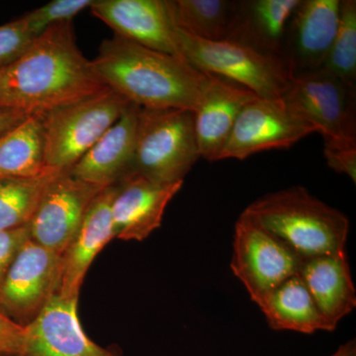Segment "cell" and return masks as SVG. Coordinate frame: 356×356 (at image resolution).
Masks as SVG:
<instances>
[{"label":"cell","mask_w":356,"mask_h":356,"mask_svg":"<svg viewBox=\"0 0 356 356\" xmlns=\"http://www.w3.org/2000/svg\"><path fill=\"white\" fill-rule=\"evenodd\" d=\"M107 89L79 50L72 21L58 23L0 67V107L44 114Z\"/></svg>","instance_id":"6da1fadb"},{"label":"cell","mask_w":356,"mask_h":356,"mask_svg":"<svg viewBox=\"0 0 356 356\" xmlns=\"http://www.w3.org/2000/svg\"><path fill=\"white\" fill-rule=\"evenodd\" d=\"M90 65L107 88L145 109L195 112L209 81L182 58L116 34L102 42Z\"/></svg>","instance_id":"7a4b0ae2"},{"label":"cell","mask_w":356,"mask_h":356,"mask_svg":"<svg viewBox=\"0 0 356 356\" xmlns=\"http://www.w3.org/2000/svg\"><path fill=\"white\" fill-rule=\"evenodd\" d=\"M245 211L302 261L346 252L350 220L305 187L266 194Z\"/></svg>","instance_id":"3957f363"},{"label":"cell","mask_w":356,"mask_h":356,"mask_svg":"<svg viewBox=\"0 0 356 356\" xmlns=\"http://www.w3.org/2000/svg\"><path fill=\"white\" fill-rule=\"evenodd\" d=\"M175 32L179 57L199 72L241 84L262 99H280L290 88L294 72L284 58L234 40L207 41L177 27Z\"/></svg>","instance_id":"277c9868"},{"label":"cell","mask_w":356,"mask_h":356,"mask_svg":"<svg viewBox=\"0 0 356 356\" xmlns=\"http://www.w3.org/2000/svg\"><path fill=\"white\" fill-rule=\"evenodd\" d=\"M199 158L194 112L140 108L130 175L161 184L184 181Z\"/></svg>","instance_id":"5b68a950"},{"label":"cell","mask_w":356,"mask_h":356,"mask_svg":"<svg viewBox=\"0 0 356 356\" xmlns=\"http://www.w3.org/2000/svg\"><path fill=\"white\" fill-rule=\"evenodd\" d=\"M129 104L107 88L42 114L44 165L70 170L120 118Z\"/></svg>","instance_id":"8992f818"},{"label":"cell","mask_w":356,"mask_h":356,"mask_svg":"<svg viewBox=\"0 0 356 356\" xmlns=\"http://www.w3.org/2000/svg\"><path fill=\"white\" fill-rule=\"evenodd\" d=\"M282 100L317 129L325 147H356L355 89L320 69L295 74Z\"/></svg>","instance_id":"52a82bcc"},{"label":"cell","mask_w":356,"mask_h":356,"mask_svg":"<svg viewBox=\"0 0 356 356\" xmlns=\"http://www.w3.org/2000/svg\"><path fill=\"white\" fill-rule=\"evenodd\" d=\"M301 261L247 211L236 220L231 269L257 306L283 281L298 273Z\"/></svg>","instance_id":"ba28073f"},{"label":"cell","mask_w":356,"mask_h":356,"mask_svg":"<svg viewBox=\"0 0 356 356\" xmlns=\"http://www.w3.org/2000/svg\"><path fill=\"white\" fill-rule=\"evenodd\" d=\"M63 255L28 240L0 284V311L23 327L29 325L60 292Z\"/></svg>","instance_id":"9c48e42d"},{"label":"cell","mask_w":356,"mask_h":356,"mask_svg":"<svg viewBox=\"0 0 356 356\" xmlns=\"http://www.w3.org/2000/svg\"><path fill=\"white\" fill-rule=\"evenodd\" d=\"M317 129L280 99L257 98L245 105L218 161L245 159L261 152L289 149Z\"/></svg>","instance_id":"30bf717a"},{"label":"cell","mask_w":356,"mask_h":356,"mask_svg":"<svg viewBox=\"0 0 356 356\" xmlns=\"http://www.w3.org/2000/svg\"><path fill=\"white\" fill-rule=\"evenodd\" d=\"M104 187L72 177L58 175L44 193L29 224L30 238L47 250L64 254L81 228L89 207Z\"/></svg>","instance_id":"8fae6325"},{"label":"cell","mask_w":356,"mask_h":356,"mask_svg":"<svg viewBox=\"0 0 356 356\" xmlns=\"http://www.w3.org/2000/svg\"><path fill=\"white\" fill-rule=\"evenodd\" d=\"M79 300L56 295L29 325L15 356H121L98 346L83 332L77 317Z\"/></svg>","instance_id":"7c38bea8"},{"label":"cell","mask_w":356,"mask_h":356,"mask_svg":"<svg viewBox=\"0 0 356 356\" xmlns=\"http://www.w3.org/2000/svg\"><path fill=\"white\" fill-rule=\"evenodd\" d=\"M90 9L115 34L180 58L168 0H95Z\"/></svg>","instance_id":"4fadbf2b"},{"label":"cell","mask_w":356,"mask_h":356,"mask_svg":"<svg viewBox=\"0 0 356 356\" xmlns=\"http://www.w3.org/2000/svg\"><path fill=\"white\" fill-rule=\"evenodd\" d=\"M184 182L161 184L138 175L123 178L112 202L115 236L122 241L146 240L161 226L166 206Z\"/></svg>","instance_id":"5bb4252c"},{"label":"cell","mask_w":356,"mask_h":356,"mask_svg":"<svg viewBox=\"0 0 356 356\" xmlns=\"http://www.w3.org/2000/svg\"><path fill=\"white\" fill-rule=\"evenodd\" d=\"M341 0H302L288 27L286 60L295 74L320 70L339 23Z\"/></svg>","instance_id":"9a60e30c"},{"label":"cell","mask_w":356,"mask_h":356,"mask_svg":"<svg viewBox=\"0 0 356 356\" xmlns=\"http://www.w3.org/2000/svg\"><path fill=\"white\" fill-rule=\"evenodd\" d=\"M257 98L259 96L245 86L209 74V81L194 112L200 156L211 163L217 161L241 112Z\"/></svg>","instance_id":"2e32d148"},{"label":"cell","mask_w":356,"mask_h":356,"mask_svg":"<svg viewBox=\"0 0 356 356\" xmlns=\"http://www.w3.org/2000/svg\"><path fill=\"white\" fill-rule=\"evenodd\" d=\"M140 110L130 103L120 118L70 168V175L104 188L130 175Z\"/></svg>","instance_id":"e0dca14e"},{"label":"cell","mask_w":356,"mask_h":356,"mask_svg":"<svg viewBox=\"0 0 356 356\" xmlns=\"http://www.w3.org/2000/svg\"><path fill=\"white\" fill-rule=\"evenodd\" d=\"M119 184L105 187L96 196L81 228L63 254L64 270L58 295L79 300L84 277L96 255L115 236L112 202Z\"/></svg>","instance_id":"ac0fdd59"},{"label":"cell","mask_w":356,"mask_h":356,"mask_svg":"<svg viewBox=\"0 0 356 356\" xmlns=\"http://www.w3.org/2000/svg\"><path fill=\"white\" fill-rule=\"evenodd\" d=\"M298 275L334 331L356 307V290L346 252L303 259Z\"/></svg>","instance_id":"d6986e66"},{"label":"cell","mask_w":356,"mask_h":356,"mask_svg":"<svg viewBox=\"0 0 356 356\" xmlns=\"http://www.w3.org/2000/svg\"><path fill=\"white\" fill-rule=\"evenodd\" d=\"M259 307L267 324L275 331L304 334L334 331L323 317L298 273L283 281Z\"/></svg>","instance_id":"ffe728a7"},{"label":"cell","mask_w":356,"mask_h":356,"mask_svg":"<svg viewBox=\"0 0 356 356\" xmlns=\"http://www.w3.org/2000/svg\"><path fill=\"white\" fill-rule=\"evenodd\" d=\"M300 1L301 0L241 2L238 25L231 40L242 42L262 53L284 58L281 51L287 23Z\"/></svg>","instance_id":"44dd1931"},{"label":"cell","mask_w":356,"mask_h":356,"mask_svg":"<svg viewBox=\"0 0 356 356\" xmlns=\"http://www.w3.org/2000/svg\"><path fill=\"white\" fill-rule=\"evenodd\" d=\"M240 4L228 0H168L175 27L207 41L232 39L238 25Z\"/></svg>","instance_id":"7402d4cb"},{"label":"cell","mask_w":356,"mask_h":356,"mask_svg":"<svg viewBox=\"0 0 356 356\" xmlns=\"http://www.w3.org/2000/svg\"><path fill=\"white\" fill-rule=\"evenodd\" d=\"M44 168L43 117L34 114L0 139V179L32 177Z\"/></svg>","instance_id":"603a6c76"},{"label":"cell","mask_w":356,"mask_h":356,"mask_svg":"<svg viewBox=\"0 0 356 356\" xmlns=\"http://www.w3.org/2000/svg\"><path fill=\"white\" fill-rule=\"evenodd\" d=\"M65 170L46 168L32 177L0 179V229L28 226L54 180Z\"/></svg>","instance_id":"cb8c5ba5"},{"label":"cell","mask_w":356,"mask_h":356,"mask_svg":"<svg viewBox=\"0 0 356 356\" xmlns=\"http://www.w3.org/2000/svg\"><path fill=\"white\" fill-rule=\"evenodd\" d=\"M325 72L355 89L356 81V1L343 0L336 37L324 65Z\"/></svg>","instance_id":"d4e9b609"},{"label":"cell","mask_w":356,"mask_h":356,"mask_svg":"<svg viewBox=\"0 0 356 356\" xmlns=\"http://www.w3.org/2000/svg\"><path fill=\"white\" fill-rule=\"evenodd\" d=\"M95 0H54L22 16L35 39L51 26L72 21L74 16L90 8Z\"/></svg>","instance_id":"484cf974"},{"label":"cell","mask_w":356,"mask_h":356,"mask_svg":"<svg viewBox=\"0 0 356 356\" xmlns=\"http://www.w3.org/2000/svg\"><path fill=\"white\" fill-rule=\"evenodd\" d=\"M34 39L22 17L0 26V67L20 57Z\"/></svg>","instance_id":"4316f807"},{"label":"cell","mask_w":356,"mask_h":356,"mask_svg":"<svg viewBox=\"0 0 356 356\" xmlns=\"http://www.w3.org/2000/svg\"><path fill=\"white\" fill-rule=\"evenodd\" d=\"M30 240L29 225L13 229H0V284L21 247Z\"/></svg>","instance_id":"83f0119b"},{"label":"cell","mask_w":356,"mask_h":356,"mask_svg":"<svg viewBox=\"0 0 356 356\" xmlns=\"http://www.w3.org/2000/svg\"><path fill=\"white\" fill-rule=\"evenodd\" d=\"M25 327L13 322L0 311V355L15 356L20 353Z\"/></svg>","instance_id":"f1b7e54d"},{"label":"cell","mask_w":356,"mask_h":356,"mask_svg":"<svg viewBox=\"0 0 356 356\" xmlns=\"http://www.w3.org/2000/svg\"><path fill=\"white\" fill-rule=\"evenodd\" d=\"M324 156L330 168L343 173L356 181V147L353 149H329L324 147Z\"/></svg>","instance_id":"f546056e"},{"label":"cell","mask_w":356,"mask_h":356,"mask_svg":"<svg viewBox=\"0 0 356 356\" xmlns=\"http://www.w3.org/2000/svg\"><path fill=\"white\" fill-rule=\"evenodd\" d=\"M31 115L22 110L0 107V139L19 126Z\"/></svg>","instance_id":"4dcf8cb0"},{"label":"cell","mask_w":356,"mask_h":356,"mask_svg":"<svg viewBox=\"0 0 356 356\" xmlns=\"http://www.w3.org/2000/svg\"><path fill=\"white\" fill-rule=\"evenodd\" d=\"M330 356H356V343L355 339L341 344L332 355Z\"/></svg>","instance_id":"1f68e13d"},{"label":"cell","mask_w":356,"mask_h":356,"mask_svg":"<svg viewBox=\"0 0 356 356\" xmlns=\"http://www.w3.org/2000/svg\"><path fill=\"white\" fill-rule=\"evenodd\" d=\"M0 356H3V355H0Z\"/></svg>","instance_id":"d6a6232c"}]
</instances>
